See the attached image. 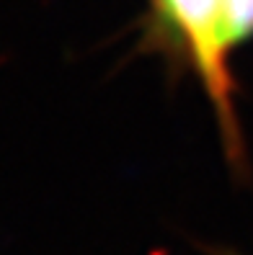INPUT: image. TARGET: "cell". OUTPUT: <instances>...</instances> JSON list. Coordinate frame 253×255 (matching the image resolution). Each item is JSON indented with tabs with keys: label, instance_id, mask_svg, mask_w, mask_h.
<instances>
[{
	"label": "cell",
	"instance_id": "1",
	"mask_svg": "<svg viewBox=\"0 0 253 255\" xmlns=\"http://www.w3.org/2000/svg\"><path fill=\"white\" fill-rule=\"evenodd\" d=\"M153 28L199 78L225 139L233 168H243L246 144L235 111V80L230 57L253 36V0H150Z\"/></svg>",
	"mask_w": 253,
	"mask_h": 255
},
{
	"label": "cell",
	"instance_id": "2",
	"mask_svg": "<svg viewBox=\"0 0 253 255\" xmlns=\"http://www.w3.org/2000/svg\"><path fill=\"white\" fill-rule=\"evenodd\" d=\"M207 253H210V255H238V253L225 250V248H207Z\"/></svg>",
	"mask_w": 253,
	"mask_h": 255
}]
</instances>
